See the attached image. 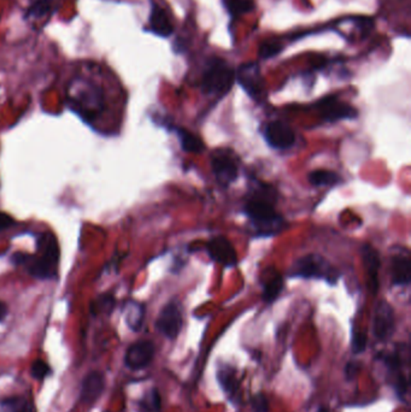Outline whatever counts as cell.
<instances>
[{
	"mask_svg": "<svg viewBox=\"0 0 411 412\" xmlns=\"http://www.w3.org/2000/svg\"><path fill=\"white\" fill-rule=\"evenodd\" d=\"M275 191L257 181L244 205V213L258 235H275L285 228V220L275 208Z\"/></svg>",
	"mask_w": 411,
	"mask_h": 412,
	"instance_id": "6da1fadb",
	"label": "cell"
},
{
	"mask_svg": "<svg viewBox=\"0 0 411 412\" xmlns=\"http://www.w3.org/2000/svg\"><path fill=\"white\" fill-rule=\"evenodd\" d=\"M1 412H37L34 405L25 398H13L1 404Z\"/></svg>",
	"mask_w": 411,
	"mask_h": 412,
	"instance_id": "cb8c5ba5",
	"label": "cell"
},
{
	"mask_svg": "<svg viewBox=\"0 0 411 412\" xmlns=\"http://www.w3.org/2000/svg\"><path fill=\"white\" fill-rule=\"evenodd\" d=\"M105 388V377L100 372H91L82 379L80 401L91 405L100 398Z\"/></svg>",
	"mask_w": 411,
	"mask_h": 412,
	"instance_id": "9a60e30c",
	"label": "cell"
},
{
	"mask_svg": "<svg viewBox=\"0 0 411 412\" xmlns=\"http://www.w3.org/2000/svg\"><path fill=\"white\" fill-rule=\"evenodd\" d=\"M217 379L220 381L221 387L224 388V392L227 393V396L233 399V396H238V388H239V382L236 376V370L229 365H224L221 367L220 370L217 372Z\"/></svg>",
	"mask_w": 411,
	"mask_h": 412,
	"instance_id": "7402d4cb",
	"label": "cell"
},
{
	"mask_svg": "<svg viewBox=\"0 0 411 412\" xmlns=\"http://www.w3.org/2000/svg\"><path fill=\"white\" fill-rule=\"evenodd\" d=\"M207 251L212 259L227 268H233L238 263L236 249L227 237H214L207 244Z\"/></svg>",
	"mask_w": 411,
	"mask_h": 412,
	"instance_id": "4fadbf2b",
	"label": "cell"
},
{
	"mask_svg": "<svg viewBox=\"0 0 411 412\" xmlns=\"http://www.w3.org/2000/svg\"><path fill=\"white\" fill-rule=\"evenodd\" d=\"M392 283L395 286H409L411 281L410 256L407 253H397L391 261Z\"/></svg>",
	"mask_w": 411,
	"mask_h": 412,
	"instance_id": "2e32d148",
	"label": "cell"
},
{
	"mask_svg": "<svg viewBox=\"0 0 411 412\" xmlns=\"http://www.w3.org/2000/svg\"><path fill=\"white\" fill-rule=\"evenodd\" d=\"M115 306V298L110 294H104L97 298L92 304V312L95 314H106L110 312Z\"/></svg>",
	"mask_w": 411,
	"mask_h": 412,
	"instance_id": "4316f807",
	"label": "cell"
},
{
	"mask_svg": "<svg viewBox=\"0 0 411 412\" xmlns=\"http://www.w3.org/2000/svg\"><path fill=\"white\" fill-rule=\"evenodd\" d=\"M289 278L325 280L330 285L338 281L339 273L326 258L320 254H306L294 261L289 271Z\"/></svg>",
	"mask_w": 411,
	"mask_h": 412,
	"instance_id": "5b68a950",
	"label": "cell"
},
{
	"mask_svg": "<svg viewBox=\"0 0 411 412\" xmlns=\"http://www.w3.org/2000/svg\"><path fill=\"white\" fill-rule=\"evenodd\" d=\"M251 406H253V412H269L268 399L263 393L253 396Z\"/></svg>",
	"mask_w": 411,
	"mask_h": 412,
	"instance_id": "f546056e",
	"label": "cell"
},
{
	"mask_svg": "<svg viewBox=\"0 0 411 412\" xmlns=\"http://www.w3.org/2000/svg\"><path fill=\"white\" fill-rule=\"evenodd\" d=\"M262 298L267 304L275 302L284 290V278L277 271L265 273Z\"/></svg>",
	"mask_w": 411,
	"mask_h": 412,
	"instance_id": "ac0fdd59",
	"label": "cell"
},
{
	"mask_svg": "<svg viewBox=\"0 0 411 412\" xmlns=\"http://www.w3.org/2000/svg\"><path fill=\"white\" fill-rule=\"evenodd\" d=\"M146 29L150 33L155 34L157 37H171L174 33V25L171 22L170 16L166 8H162L157 3L151 5L150 16L147 22Z\"/></svg>",
	"mask_w": 411,
	"mask_h": 412,
	"instance_id": "5bb4252c",
	"label": "cell"
},
{
	"mask_svg": "<svg viewBox=\"0 0 411 412\" xmlns=\"http://www.w3.org/2000/svg\"><path fill=\"white\" fill-rule=\"evenodd\" d=\"M263 135L269 146L277 150H287L296 143V134L292 128L281 121L267 123Z\"/></svg>",
	"mask_w": 411,
	"mask_h": 412,
	"instance_id": "7c38bea8",
	"label": "cell"
},
{
	"mask_svg": "<svg viewBox=\"0 0 411 412\" xmlns=\"http://www.w3.org/2000/svg\"><path fill=\"white\" fill-rule=\"evenodd\" d=\"M236 82V70L221 57H212L204 68L200 90L207 95L224 97Z\"/></svg>",
	"mask_w": 411,
	"mask_h": 412,
	"instance_id": "277c9868",
	"label": "cell"
},
{
	"mask_svg": "<svg viewBox=\"0 0 411 412\" xmlns=\"http://www.w3.org/2000/svg\"><path fill=\"white\" fill-rule=\"evenodd\" d=\"M50 372H51V367H49V364L44 362V360H41V359L34 360L32 367H30V374H32L34 379H39V381L47 377L50 375Z\"/></svg>",
	"mask_w": 411,
	"mask_h": 412,
	"instance_id": "83f0119b",
	"label": "cell"
},
{
	"mask_svg": "<svg viewBox=\"0 0 411 412\" xmlns=\"http://www.w3.org/2000/svg\"><path fill=\"white\" fill-rule=\"evenodd\" d=\"M352 352L354 355H359L362 353L366 347V336L364 333H361V331H354V334H352Z\"/></svg>",
	"mask_w": 411,
	"mask_h": 412,
	"instance_id": "f1b7e54d",
	"label": "cell"
},
{
	"mask_svg": "<svg viewBox=\"0 0 411 412\" xmlns=\"http://www.w3.org/2000/svg\"><path fill=\"white\" fill-rule=\"evenodd\" d=\"M174 131L179 138V143L183 151L188 153H200L204 151L205 148L204 143L197 135L180 126H174Z\"/></svg>",
	"mask_w": 411,
	"mask_h": 412,
	"instance_id": "44dd1931",
	"label": "cell"
},
{
	"mask_svg": "<svg viewBox=\"0 0 411 412\" xmlns=\"http://www.w3.org/2000/svg\"><path fill=\"white\" fill-rule=\"evenodd\" d=\"M322 119L326 122H338L342 119H354L359 111L347 102H342L337 95H330L316 104Z\"/></svg>",
	"mask_w": 411,
	"mask_h": 412,
	"instance_id": "ba28073f",
	"label": "cell"
},
{
	"mask_svg": "<svg viewBox=\"0 0 411 412\" xmlns=\"http://www.w3.org/2000/svg\"><path fill=\"white\" fill-rule=\"evenodd\" d=\"M308 179H309L310 184L315 187L335 186L342 181L340 176L332 170H313V172H310Z\"/></svg>",
	"mask_w": 411,
	"mask_h": 412,
	"instance_id": "603a6c76",
	"label": "cell"
},
{
	"mask_svg": "<svg viewBox=\"0 0 411 412\" xmlns=\"http://www.w3.org/2000/svg\"><path fill=\"white\" fill-rule=\"evenodd\" d=\"M183 311L178 302H169L164 306L156 321V328L167 339L174 340L183 328Z\"/></svg>",
	"mask_w": 411,
	"mask_h": 412,
	"instance_id": "9c48e42d",
	"label": "cell"
},
{
	"mask_svg": "<svg viewBox=\"0 0 411 412\" xmlns=\"http://www.w3.org/2000/svg\"><path fill=\"white\" fill-rule=\"evenodd\" d=\"M316 412H330V410H328V408H326V406H321V408H318Z\"/></svg>",
	"mask_w": 411,
	"mask_h": 412,
	"instance_id": "836d02e7",
	"label": "cell"
},
{
	"mask_svg": "<svg viewBox=\"0 0 411 412\" xmlns=\"http://www.w3.org/2000/svg\"><path fill=\"white\" fill-rule=\"evenodd\" d=\"M155 345L150 340H139L128 347L125 364L131 370H143L150 365L155 357Z\"/></svg>",
	"mask_w": 411,
	"mask_h": 412,
	"instance_id": "8fae6325",
	"label": "cell"
},
{
	"mask_svg": "<svg viewBox=\"0 0 411 412\" xmlns=\"http://www.w3.org/2000/svg\"><path fill=\"white\" fill-rule=\"evenodd\" d=\"M59 0H29L28 6L25 8V18L40 20L42 17L52 15L57 10Z\"/></svg>",
	"mask_w": 411,
	"mask_h": 412,
	"instance_id": "ffe728a7",
	"label": "cell"
},
{
	"mask_svg": "<svg viewBox=\"0 0 411 412\" xmlns=\"http://www.w3.org/2000/svg\"><path fill=\"white\" fill-rule=\"evenodd\" d=\"M236 81L248 93L250 98L262 102L265 98V78L257 61H248L241 64L236 71Z\"/></svg>",
	"mask_w": 411,
	"mask_h": 412,
	"instance_id": "8992f818",
	"label": "cell"
},
{
	"mask_svg": "<svg viewBox=\"0 0 411 412\" xmlns=\"http://www.w3.org/2000/svg\"><path fill=\"white\" fill-rule=\"evenodd\" d=\"M361 256H362L363 264L366 266L369 286L373 293H375L378 288V270L381 268V258L378 251L371 245H363L361 249Z\"/></svg>",
	"mask_w": 411,
	"mask_h": 412,
	"instance_id": "e0dca14e",
	"label": "cell"
},
{
	"mask_svg": "<svg viewBox=\"0 0 411 412\" xmlns=\"http://www.w3.org/2000/svg\"><path fill=\"white\" fill-rule=\"evenodd\" d=\"M8 305L5 302H0V322L4 321L5 317L8 316Z\"/></svg>",
	"mask_w": 411,
	"mask_h": 412,
	"instance_id": "d6a6232c",
	"label": "cell"
},
{
	"mask_svg": "<svg viewBox=\"0 0 411 412\" xmlns=\"http://www.w3.org/2000/svg\"><path fill=\"white\" fill-rule=\"evenodd\" d=\"M125 319L127 326L133 331H139L143 328L144 319H145V306L140 302L129 300L125 304Z\"/></svg>",
	"mask_w": 411,
	"mask_h": 412,
	"instance_id": "d6986e66",
	"label": "cell"
},
{
	"mask_svg": "<svg viewBox=\"0 0 411 412\" xmlns=\"http://www.w3.org/2000/svg\"><path fill=\"white\" fill-rule=\"evenodd\" d=\"M284 49V45L279 40H268L262 44L258 51V56L262 59L275 57Z\"/></svg>",
	"mask_w": 411,
	"mask_h": 412,
	"instance_id": "484cf974",
	"label": "cell"
},
{
	"mask_svg": "<svg viewBox=\"0 0 411 412\" xmlns=\"http://www.w3.org/2000/svg\"><path fill=\"white\" fill-rule=\"evenodd\" d=\"M395 312L385 300L378 302L373 312V333L380 341L390 339L395 333Z\"/></svg>",
	"mask_w": 411,
	"mask_h": 412,
	"instance_id": "30bf717a",
	"label": "cell"
},
{
	"mask_svg": "<svg viewBox=\"0 0 411 412\" xmlns=\"http://www.w3.org/2000/svg\"><path fill=\"white\" fill-rule=\"evenodd\" d=\"M253 8H255V3L253 0H227V10L232 18L251 13Z\"/></svg>",
	"mask_w": 411,
	"mask_h": 412,
	"instance_id": "d4e9b609",
	"label": "cell"
},
{
	"mask_svg": "<svg viewBox=\"0 0 411 412\" xmlns=\"http://www.w3.org/2000/svg\"><path fill=\"white\" fill-rule=\"evenodd\" d=\"M68 105L82 119H94L105 107V97L102 87L90 78H74L66 88Z\"/></svg>",
	"mask_w": 411,
	"mask_h": 412,
	"instance_id": "3957f363",
	"label": "cell"
},
{
	"mask_svg": "<svg viewBox=\"0 0 411 412\" xmlns=\"http://www.w3.org/2000/svg\"><path fill=\"white\" fill-rule=\"evenodd\" d=\"M37 252L35 254L16 252L13 256V264L20 266L35 278L51 280L57 278L59 247L53 234L44 233L37 237Z\"/></svg>",
	"mask_w": 411,
	"mask_h": 412,
	"instance_id": "7a4b0ae2",
	"label": "cell"
},
{
	"mask_svg": "<svg viewBox=\"0 0 411 412\" xmlns=\"http://www.w3.org/2000/svg\"><path fill=\"white\" fill-rule=\"evenodd\" d=\"M361 363L359 362H349L345 367V375L347 379H354V376L359 374L361 370Z\"/></svg>",
	"mask_w": 411,
	"mask_h": 412,
	"instance_id": "4dcf8cb0",
	"label": "cell"
},
{
	"mask_svg": "<svg viewBox=\"0 0 411 412\" xmlns=\"http://www.w3.org/2000/svg\"><path fill=\"white\" fill-rule=\"evenodd\" d=\"M212 169L217 182L228 187L238 179V160L229 150H217L212 157Z\"/></svg>",
	"mask_w": 411,
	"mask_h": 412,
	"instance_id": "52a82bcc",
	"label": "cell"
},
{
	"mask_svg": "<svg viewBox=\"0 0 411 412\" xmlns=\"http://www.w3.org/2000/svg\"><path fill=\"white\" fill-rule=\"evenodd\" d=\"M15 225V220L13 217L8 215V213H0V232L6 230V229L13 227Z\"/></svg>",
	"mask_w": 411,
	"mask_h": 412,
	"instance_id": "1f68e13d",
	"label": "cell"
}]
</instances>
